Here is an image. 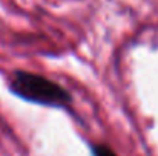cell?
Masks as SVG:
<instances>
[{"mask_svg": "<svg viewBox=\"0 0 158 156\" xmlns=\"http://www.w3.org/2000/svg\"><path fill=\"white\" fill-rule=\"evenodd\" d=\"M9 90L32 104L46 107H68L72 103L71 94L52 80L28 70H15L9 83Z\"/></svg>", "mask_w": 158, "mask_h": 156, "instance_id": "6da1fadb", "label": "cell"}, {"mask_svg": "<svg viewBox=\"0 0 158 156\" xmlns=\"http://www.w3.org/2000/svg\"><path fill=\"white\" fill-rule=\"evenodd\" d=\"M92 156H118L110 147H107L105 144H94L91 147Z\"/></svg>", "mask_w": 158, "mask_h": 156, "instance_id": "7a4b0ae2", "label": "cell"}]
</instances>
